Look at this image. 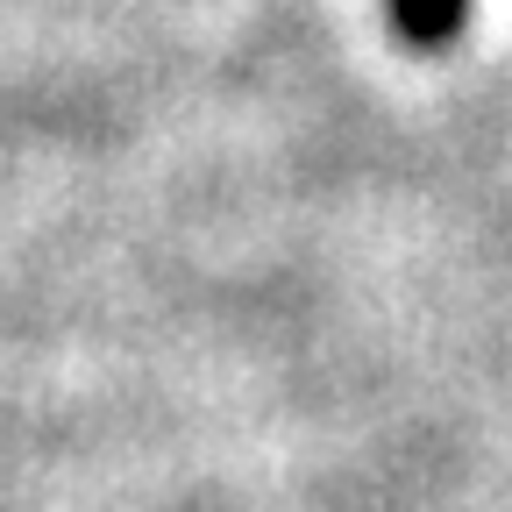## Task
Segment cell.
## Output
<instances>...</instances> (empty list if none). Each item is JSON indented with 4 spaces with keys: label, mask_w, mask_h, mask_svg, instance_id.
Returning a JSON list of instances; mask_svg holds the SVG:
<instances>
[{
    "label": "cell",
    "mask_w": 512,
    "mask_h": 512,
    "mask_svg": "<svg viewBox=\"0 0 512 512\" xmlns=\"http://www.w3.org/2000/svg\"><path fill=\"white\" fill-rule=\"evenodd\" d=\"M463 15H470V0H392V22L413 43H448L463 29Z\"/></svg>",
    "instance_id": "6da1fadb"
}]
</instances>
